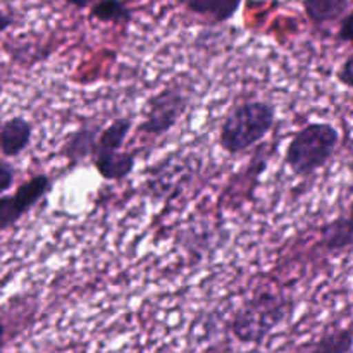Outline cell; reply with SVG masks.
Segmentation results:
<instances>
[{"label":"cell","mask_w":353,"mask_h":353,"mask_svg":"<svg viewBox=\"0 0 353 353\" xmlns=\"http://www.w3.org/2000/svg\"><path fill=\"white\" fill-rule=\"evenodd\" d=\"M50 176L40 172L26 179L12 195H0V231L16 226L37 203L50 193Z\"/></svg>","instance_id":"5b68a950"},{"label":"cell","mask_w":353,"mask_h":353,"mask_svg":"<svg viewBox=\"0 0 353 353\" xmlns=\"http://www.w3.org/2000/svg\"><path fill=\"white\" fill-rule=\"evenodd\" d=\"M3 340H6V324L0 321V347L3 345Z\"/></svg>","instance_id":"ffe728a7"},{"label":"cell","mask_w":353,"mask_h":353,"mask_svg":"<svg viewBox=\"0 0 353 353\" xmlns=\"http://www.w3.org/2000/svg\"><path fill=\"white\" fill-rule=\"evenodd\" d=\"M178 2H181V3H183V2H185V0H178Z\"/></svg>","instance_id":"44dd1931"},{"label":"cell","mask_w":353,"mask_h":353,"mask_svg":"<svg viewBox=\"0 0 353 353\" xmlns=\"http://www.w3.org/2000/svg\"><path fill=\"white\" fill-rule=\"evenodd\" d=\"M16 181V169L10 162L0 159V195L9 192Z\"/></svg>","instance_id":"9a60e30c"},{"label":"cell","mask_w":353,"mask_h":353,"mask_svg":"<svg viewBox=\"0 0 353 353\" xmlns=\"http://www.w3.org/2000/svg\"><path fill=\"white\" fill-rule=\"evenodd\" d=\"M340 40L350 41L352 40V14L347 12L343 17V23H341L340 30Z\"/></svg>","instance_id":"e0dca14e"},{"label":"cell","mask_w":353,"mask_h":353,"mask_svg":"<svg viewBox=\"0 0 353 353\" xmlns=\"http://www.w3.org/2000/svg\"><path fill=\"white\" fill-rule=\"evenodd\" d=\"M133 130V121L130 117H119L114 119L109 126L102 128L99 138H97L95 150L93 152H117L123 150L128 140V134Z\"/></svg>","instance_id":"30bf717a"},{"label":"cell","mask_w":353,"mask_h":353,"mask_svg":"<svg viewBox=\"0 0 353 353\" xmlns=\"http://www.w3.org/2000/svg\"><path fill=\"white\" fill-rule=\"evenodd\" d=\"M100 131H102V126L99 123L88 121L69 134L68 140L62 145V155L69 162V165H79L86 159L92 157Z\"/></svg>","instance_id":"8992f818"},{"label":"cell","mask_w":353,"mask_h":353,"mask_svg":"<svg viewBox=\"0 0 353 353\" xmlns=\"http://www.w3.org/2000/svg\"><path fill=\"white\" fill-rule=\"evenodd\" d=\"M353 245V219L340 216L321 228V247L330 254L348 250Z\"/></svg>","instance_id":"9c48e42d"},{"label":"cell","mask_w":353,"mask_h":353,"mask_svg":"<svg viewBox=\"0 0 353 353\" xmlns=\"http://www.w3.org/2000/svg\"><path fill=\"white\" fill-rule=\"evenodd\" d=\"M340 131L324 121H314L296 131L285 152V164L296 178H309L336 154Z\"/></svg>","instance_id":"3957f363"},{"label":"cell","mask_w":353,"mask_h":353,"mask_svg":"<svg viewBox=\"0 0 353 353\" xmlns=\"http://www.w3.org/2000/svg\"><path fill=\"white\" fill-rule=\"evenodd\" d=\"M293 303L279 293L257 292L241 303L231 321V333L243 345H262L269 334L285 323Z\"/></svg>","instance_id":"7a4b0ae2"},{"label":"cell","mask_w":353,"mask_h":353,"mask_svg":"<svg viewBox=\"0 0 353 353\" xmlns=\"http://www.w3.org/2000/svg\"><path fill=\"white\" fill-rule=\"evenodd\" d=\"M10 23H12V19H10V17L0 16V33H2V31H6L7 28L10 26Z\"/></svg>","instance_id":"ac0fdd59"},{"label":"cell","mask_w":353,"mask_h":353,"mask_svg":"<svg viewBox=\"0 0 353 353\" xmlns=\"http://www.w3.org/2000/svg\"><path fill=\"white\" fill-rule=\"evenodd\" d=\"M347 0H305V10L316 23H330L347 10Z\"/></svg>","instance_id":"4fadbf2b"},{"label":"cell","mask_w":353,"mask_h":353,"mask_svg":"<svg viewBox=\"0 0 353 353\" xmlns=\"http://www.w3.org/2000/svg\"><path fill=\"white\" fill-rule=\"evenodd\" d=\"M276 123V107L264 100H248L234 105L224 117L219 145L226 154L240 155L261 143Z\"/></svg>","instance_id":"6da1fadb"},{"label":"cell","mask_w":353,"mask_h":353,"mask_svg":"<svg viewBox=\"0 0 353 353\" xmlns=\"http://www.w3.org/2000/svg\"><path fill=\"white\" fill-rule=\"evenodd\" d=\"M352 345V327L347 326L321 336L307 353H350Z\"/></svg>","instance_id":"7c38bea8"},{"label":"cell","mask_w":353,"mask_h":353,"mask_svg":"<svg viewBox=\"0 0 353 353\" xmlns=\"http://www.w3.org/2000/svg\"><path fill=\"white\" fill-rule=\"evenodd\" d=\"M338 79H340L341 85H345L347 88H352L353 86V57L348 55L347 61L341 65L340 72H338Z\"/></svg>","instance_id":"2e32d148"},{"label":"cell","mask_w":353,"mask_h":353,"mask_svg":"<svg viewBox=\"0 0 353 353\" xmlns=\"http://www.w3.org/2000/svg\"><path fill=\"white\" fill-rule=\"evenodd\" d=\"M190 105V95L181 86H165L147 100L143 109V121L138 131L148 137H162L169 133L185 116Z\"/></svg>","instance_id":"277c9868"},{"label":"cell","mask_w":353,"mask_h":353,"mask_svg":"<svg viewBox=\"0 0 353 353\" xmlns=\"http://www.w3.org/2000/svg\"><path fill=\"white\" fill-rule=\"evenodd\" d=\"M33 126L23 116H14L0 124V152L3 157H19L31 143Z\"/></svg>","instance_id":"52a82bcc"},{"label":"cell","mask_w":353,"mask_h":353,"mask_svg":"<svg viewBox=\"0 0 353 353\" xmlns=\"http://www.w3.org/2000/svg\"><path fill=\"white\" fill-rule=\"evenodd\" d=\"M92 17L103 23H119L130 21L131 12L121 0H100L92 7Z\"/></svg>","instance_id":"5bb4252c"},{"label":"cell","mask_w":353,"mask_h":353,"mask_svg":"<svg viewBox=\"0 0 353 353\" xmlns=\"http://www.w3.org/2000/svg\"><path fill=\"white\" fill-rule=\"evenodd\" d=\"M190 10L203 16H210L216 21H228L234 16L241 0H185Z\"/></svg>","instance_id":"8fae6325"},{"label":"cell","mask_w":353,"mask_h":353,"mask_svg":"<svg viewBox=\"0 0 353 353\" xmlns=\"http://www.w3.org/2000/svg\"><path fill=\"white\" fill-rule=\"evenodd\" d=\"M69 3H72V6H78V7H86L88 3H92L93 0H68Z\"/></svg>","instance_id":"d6986e66"},{"label":"cell","mask_w":353,"mask_h":353,"mask_svg":"<svg viewBox=\"0 0 353 353\" xmlns=\"http://www.w3.org/2000/svg\"><path fill=\"white\" fill-rule=\"evenodd\" d=\"M93 165L105 181H121L133 172L137 157L131 152H93Z\"/></svg>","instance_id":"ba28073f"}]
</instances>
